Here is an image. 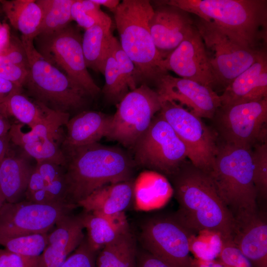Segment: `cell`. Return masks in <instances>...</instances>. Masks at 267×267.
<instances>
[{"label": "cell", "mask_w": 267, "mask_h": 267, "mask_svg": "<svg viewBox=\"0 0 267 267\" xmlns=\"http://www.w3.org/2000/svg\"><path fill=\"white\" fill-rule=\"evenodd\" d=\"M167 178L178 204L173 215L179 222L194 233L211 230L219 233L224 242L232 241L234 216L207 173L186 160Z\"/></svg>", "instance_id": "1"}, {"label": "cell", "mask_w": 267, "mask_h": 267, "mask_svg": "<svg viewBox=\"0 0 267 267\" xmlns=\"http://www.w3.org/2000/svg\"><path fill=\"white\" fill-rule=\"evenodd\" d=\"M67 201L77 204L99 187L134 179L133 156L117 146L98 142L63 151Z\"/></svg>", "instance_id": "2"}, {"label": "cell", "mask_w": 267, "mask_h": 267, "mask_svg": "<svg viewBox=\"0 0 267 267\" xmlns=\"http://www.w3.org/2000/svg\"><path fill=\"white\" fill-rule=\"evenodd\" d=\"M215 24L242 46L266 49L267 0H162Z\"/></svg>", "instance_id": "3"}, {"label": "cell", "mask_w": 267, "mask_h": 267, "mask_svg": "<svg viewBox=\"0 0 267 267\" xmlns=\"http://www.w3.org/2000/svg\"><path fill=\"white\" fill-rule=\"evenodd\" d=\"M153 11L147 0H124L114 11L119 42L134 65L137 86L155 85L162 75L168 73L150 30Z\"/></svg>", "instance_id": "4"}, {"label": "cell", "mask_w": 267, "mask_h": 267, "mask_svg": "<svg viewBox=\"0 0 267 267\" xmlns=\"http://www.w3.org/2000/svg\"><path fill=\"white\" fill-rule=\"evenodd\" d=\"M253 170L252 148L219 141L213 167L207 174L233 216L258 210Z\"/></svg>", "instance_id": "5"}, {"label": "cell", "mask_w": 267, "mask_h": 267, "mask_svg": "<svg viewBox=\"0 0 267 267\" xmlns=\"http://www.w3.org/2000/svg\"><path fill=\"white\" fill-rule=\"evenodd\" d=\"M29 68L22 89L28 96L55 111L67 113L84 108L92 97L37 51L34 39L21 36Z\"/></svg>", "instance_id": "6"}, {"label": "cell", "mask_w": 267, "mask_h": 267, "mask_svg": "<svg viewBox=\"0 0 267 267\" xmlns=\"http://www.w3.org/2000/svg\"><path fill=\"white\" fill-rule=\"evenodd\" d=\"M194 23L205 44L215 79V92L223 91L267 50L242 46L211 21L197 18Z\"/></svg>", "instance_id": "7"}, {"label": "cell", "mask_w": 267, "mask_h": 267, "mask_svg": "<svg viewBox=\"0 0 267 267\" xmlns=\"http://www.w3.org/2000/svg\"><path fill=\"white\" fill-rule=\"evenodd\" d=\"M132 149L136 167L166 178L175 173L187 158L183 143L159 112Z\"/></svg>", "instance_id": "8"}, {"label": "cell", "mask_w": 267, "mask_h": 267, "mask_svg": "<svg viewBox=\"0 0 267 267\" xmlns=\"http://www.w3.org/2000/svg\"><path fill=\"white\" fill-rule=\"evenodd\" d=\"M82 38L80 32L69 24L55 32L37 36L34 44L46 60L84 88L92 98L101 89L87 69Z\"/></svg>", "instance_id": "9"}, {"label": "cell", "mask_w": 267, "mask_h": 267, "mask_svg": "<svg viewBox=\"0 0 267 267\" xmlns=\"http://www.w3.org/2000/svg\"><path fill=\"white\" fill-rule=\"evenodd\" d=\"M220 141L248 148L267 141V97L238 104L221 106L213 118Z\"/></svg>", "instance_id": "10"}, {"label": "cell", "mask_w": 267, "mask_h": 267, "mask_svg": "<svg viewBox=\"0 0 267 267\" xmlns=\"http://www.w3.org/2000/svg\"><path fill=\"white\" fill-rule=\"evenodd\" d=\"M159 112L183 143L189 161L197 168L209 173L218 147V138L214 129L174 101L162 100Z\"/></svg>", "instance_id": "11"}, {"label": "cell", "mask_w": 267, "mask_h": 267, "mask_svg": "<svg viewBox=\"0 0 267 267\" xmlns=\"http://www.w3.org/2000/svg\"><path fill=\"white\" fill-rule=\"evenodd\" d=\"M194 234L173 215H157L140 225L143 249L171 267H192L189 244Z\"/></svg>", "instance_id": "12"}, {"label": "cell", "mask_w": 267, "mask_h": 267, "mask_svg": "<svg viewBox=\"0 0 267 267\" xmlns=\"http://www.w3.org/2000/svg\"><path fill=\"white\" fill-rule=\"evenodd\" d=\"M106 137L132 149L159 112L161 100L157 91L141 85L116 105Z\"/></svg>", "instance_id": "13"}, {"label": "cell", "mask_w": 267, "mask_h": 267, "mask_svg": "<svg viewBox=\"0 0 267 267\" xmlns=\"http://www.w3.org/2000/svg\"><path fill=\"white\" fill-rule=\"evenodd\" d=\"M75 208L70 204L44 205L27 200L5 202L0 209V239L47 233Z\"/></svg>", "instance_id": "14"}, {"label": "cell", "mask_w": 267, "mask_h": 267, "mask_svg": "<svg viewBox=\"0 0 267 267\" xmlns=\"http://www.w3.org/2000/svg\"><path fill=\"white\" fill-rule=\"evenodd\" d=\"M70 116L69 113L50 109L41 122L27 133L22 131V124H13L8 132L10 141L33 158L54 156L61 149L65 134L62 127L66 125Z\"/></svg>", "instance_id": "15"}, {"label": "cell", "mask_w": 267, "mask_h": 267, "mask_svg": "<svg viewBox=\"0 0 267 267\" xmlns=\"http://www.w3.org/2000/svg\"><path fill=\"white\" fill-rule=\"evenodd\" d=\"M154 86L161 101L171 100L185 105L190 112L201 118L212 120L221 106L217 92L189 79L175 77L168 73L162 75Z\"/></svg>", "instance_id": "16"}, {"label": "cell", "mask_w": 267, "mask_h": 267, "mask_svg": "<svg viewBox=\"0 0 267 267\" xmlns=\"http://www.w3.org/2000/svg\"><path fill=\"white\" fill-rule=\"evenodd\" d=\"M163 65L167 71L214 90L212 68L203 41L195 25L187 37L163 60Z\"/></svg>", "instance_id": "17"}, {"label": "cell", "mask_w": 267, "mask_h": 267, "mask_svg": "<svg viewBox=\"0 0 267 267\" xmlns=\"http://www.w3.org/2000/svg\"><path fill=\"white\" fill-rule=\"evenodd\" d=\"M158 2L149 28L155 46L164 60L187 37L194 23L187 11L162 0Z\"/></svg>", "instance_id": "18"}, {"label": "cell", "mask_w": 267, "mask_h": 267, "mask_svg": "<svg viewBox=\"0 0 267 267\" xmlns=\"http://www.w3.org/2000/svg\"><path fill=\"white\" fill-rule=\"evenodd\" d=\"M232 242L253 267H267V222L258 210L234 216Z\"/></svg>", "instance_id": "19"}, {"label": "cell", "mask_w": 267, "mask_h": 267, "mask_svg": "<svg viewBox=\"0 0 267 267\" xmlns=\"http://www.w3.org/2000/svg\"><path fill=\"white\" fill-rule=\"evenodd\" d=\"M53 227L48 233L47 244L39 257L38 267H59L85 237L79 215L67 214Z\"/></svg>", "instance_id": "20"}, {"label": "cell", "mask_w": 267, "mask_h": 267, "mask_svg": "<svg viewBox=\"0 0 267 267\" xmlns=\"http://www.w3.org/2000/svg\"><path fill=\"white\" fill-rule=\"evenodd\" d=\"M267 97V50L236 77L220 95L222 106L257 101Z\"/></svg>", "instance_id": "21"}, {"label": "cell", "mask_w": 267, "mask_h": 267, "mask_svg": "<svg viewBox=\"0 0 267 267\" xmlns=\"http://www.w3.org/2000/svg\"><path fill=\"white\" fill-rule=\"evenodd\" d=\"M112 116L99 111L84 110L70 118L65 125L63 151L97 142L106 137Z\"/></svg>", "instance_id": "22"}, {"label": "cell", "mask_w": 267, "mask_h": 267, "mask_svg": "<svg viewBox=\"0 0 267 267\" xmlns=\"http://www.w3.org/2000/svg\"><path fill=\"white\" fill-rule=\"evenodd\" d=\"M134 179L103 185L79 201L77 207L96 215L124 212L134 204Z\"/></svg>", "instance_id": "23"}, {"label": "cell", "mask_w": 267, "mask_h": 267, "mask_svg": "<svg viewBox=\"0 0 267 267\" xmlns=\"http://www.w3.org/2000/svg\"><path fill=\"white\" fill-rule=\"evenodd\" d=\"M173 194V189L168 178L157 172L145 170L134 179V205L138 210L160 208Z\"/></svg>", "instance_id": "24"}, {"label": "cell", "mask_w": 267, "mask_h": 267, "mask_svg": "<svg viewBox=\"0 0 267 267\" xmlns=\"http://www.w3.org/2000/svg\"><path fill=\"white\" fill-rule=\"evenodd\" d=\"M33 168L21 157L5 156L0 162V191L6 202L21 201Z\"/></svg>", "instance_id": "25"}, {"label": "cell", "mask_w": 267, "mask_h": 267, "mask_svg": "<svg viewBox=\"0 0 267 267\" xmlns=\"http://www.w3.org/2000/svg\"><path fill=\"white\" fill-rule=\"evenodd\" d=\"M0 3L10 24L22 37L34 39L43 17L42 9L36 0H2Z\"/></svg>", "instance_id": "26"}, {"label": "cell", "mask_w": 267, "mask_h": 267, "mask_svg": "<svg viewBox=\"0 0 267 267\" xmlns=\"http://www.w3.org/2000/svg\"><path fill=\"white\" fill-rule=\"evenodd\" d=\"M50 109L24 94L21 88L12 92L0 102V110L7 117H12L31 129L41 122Z\"/></svg>", "instance_id": "27"}, {"label": "cell", "mask_w": 267, "mask_h": 267, "mask_svg": "<svg viewBox=\"0 0 267 267\" xmlns=\"http://www.w3.org/2000/svg\"><path fill=\"white\" fill-rule=\"evenodd\" d=\"M138 249L131 229L119 234L97 254L96 267H136Z\"/></svg>", "instance_id": "28"}, {"label": "cell", "mask_w": 267, "mask_h": 267, "mask_svg": "<svg viewBox=\"0 0 267 267\" xmlns=\"http://www.w3.org/2000/svg\"><path fill=\"white\" fill-rule=\"evenodd\" d=\"M113 37L111 29L98 24L85 30L82 48L87 68L103 74Z\"/></svg>", "instance_id": "29"}, {"label": "cell", "mask_w": 267, "mask_h": 267, "mask_svg": "<svg viewBox=\"0 0 267 267\" xmlns=\"http://www.w3.org/2000/svg\"><path fill=\"white\" fill-rule=\"evenodd\" d=\"M74 0H38L43 17L37 35L47 34L63 29L71 20V8Z\"/></svg>", "instance_id": "30"}, {"label": "cell", "mask_w": 267, "mask_h": 267, "mask_svg": "<svg viewBox=\"0 0 267 267\" xmlns=\"http://www.w3.org/2000/svg\"><path fill=\"white\" fill-rule=\"evenodd\" d=\"M84 228L87 230V241L93 251L98 253L120 234L104 218L84 211L80 215Z\"/></svg>", "instance_id": "31"}, {"label": "cell", "mask_w": 267, "mask_h": 267, "mask_svg": "<svg viewBox=\"0 0 267 267\" xmlns=\"http://www.w3.org/2000/svg\"><path fill=\"white\" fill-rule=\"evenodd\" d=\"M103 75L105 77V84L101 92L106 101L116 105L130 90L119 70L111 49L106 60Z\"/></svg>", "instance_id": "32"}, {"label": "cell", "mask_w": 267, "mask_h": 267, "mask_svg": "<svg viewBox=\"0 0 267 267\" xmlns=\"http://www.w3.org/2000/svg\"><path fill=\"white\" fill-rule=\"evenodd\" d=\"M223 243L224 241L219 233L203 230L192 235L189 244L190 252L196 259L214 261L219 258Z\"/></svg>", "instance_id": "33"}, {"label": "cell", "mask_w": 267, "mask_h": 267, "mask_svg": "<svg viewBox=\"0 0 267 267\" xmlns=\"http://www.w3.org/2000/svg\"><path fill=\"white\" fill-rule=\"evenodd\" d=\"M48 233H36L2 238L0 239V245L16 254L38 257L46 245Z\"/></svg>", "instance_id": "34"}, {"label": "cell", "mask_w": 267, "mask_h": 267, "mask_svg": "<svg viewBox=\"0 0 267 267\" xmlns=\"http://www.w3.org/2000/svg\"><path fill=\"white\" fill-rule=\"evenodd\" d=\"M253 181L258 197H267V141L259 142L252 148Z\"/></svg>", "instance_id": "35"}, {"label": "cell", "mask_w": 267, "mask_h": 267, "mask_svg": "<svg viewBox=\"0 0 267 267\" xmlns=\"http://www.w3.org/2000/svg\"><path fill=\"white\" fill-rule=\"evenodd\" d=\"M111 50L117 62L119 70L129 86L130 91L137 88L134 78V65L121 47L120 42L113 37Z\"/></svg>", "instance_id": "36"}, {"label": "cell", "mask_w": 267, "mask_h": 267, "mask_svg": "<svg viewBox=\"0 0 267 267\" xmlns=\"http://www.w3.org/2000/svg\"><path fill=\"white\" fill-rule=\"evenodd\" d=\"M97 253L89 247L86 237L59 267H96Z\"/></svg>", "instance_id": "37"}, {"label": "cell", "mask_w": 267, "mask_h": 267, "mask_svg": "<svg viewBox=\"0 0 267 267\" xmlns=\"http://www.w3.org/2000/svg\"><path fill=\"white\" fill-rule=\"evenodd\" d=\"M0 55L4 56L12 63L28 72L29 68V61L21 39L11 35L7 47Z\"/></svg>", "instance_id": "38"}, {"label": "cell", "mask_w": 267, "mask_h": 267, "mask_svg": "<svg viewBox=\"0 0 267 267\" xmlns=\"http://www.w3.org/2000/svg\"><path fill=\"white\" fill-rule=\"evenodd\" d=\"M218 259L225 267H253L249 260L231 241L224 242Z\"/></svg>", "instance_id": "39"}, {"label": "cell", "mask_w": 267, "mask_h": 267, "mask_svg": "<svg viewBox=\"0 0 267 267\" xmlns=\"http://www.w3.org/2000/svg\"><path fill=\"white\" fill-rule=\"evenodd\" d=\"M28 72L0 55V77L22 88Z\"/></svg>", "instance_id": "40"}, {"label": "cell", "mask_w": 267, "mask_h": 267, "mask_svg": "<svg viewBox=\"0 0 267 267\" xmlns=\"http://www.w3.org/2000/svg\"><path fill=\"white\" fill-rule=\"evenodd\" d=\"M44 188L55 203L69 204L64 174L48 183Z\"/></svg>", "instance_id": "41"}, {"label": "cell", "mask_w": 267, "mask_h": 267, "mask_svg": "<svg viewBox=\"0 0 267 267\" xmlns=\"http://www.w3.org/2000/svg\"><path fill=\"white\" fill-rule=\"evenodd\" d=\"M84 9L94 20L95 24L111 29L112 21L109 16L103 12L100 5L92 0H81Z\"/></svg>", "instance_id": "42"}, {"label": "cell", "mask_w": 267, "mask_h": 267, "mask_svg": "<svg viewBox=\"0 0 267 267\" xmlns=\"http://www.w3.org/2000/svg\"><path fill=\"white\" fill-rule=\"evenodd\" d=\"M36 167L46 184L64 174V167L49 161L37 162Z\"/></svg>", "instance_id": "43"}, {"label": "cell", "mask_w": 267, "mask_h": 267, "mask_svg": "<svg viewBox=\"0 0 267 267\" xmlns=\"http://www.w3.org/2000/svg\"><path fill=\"white\" fill-rule=\"evenodd\" d=\"M71 18L85 30L95 24L94 20L84 9L81 0H74L71 8Z\"/></svg>", "instance_id": "44"}, {"label": "cell", "mask_w": 267, "mask_h": 267, "mask_svg": "<svg viewBox=\"0 0 267 267\" xmlns=\"http://www.w3.org/2000/svg\"><path fill=\"white\" fill-rule=\"evenodd\" d=\"M97 215L100 216L106 219L113 227L119 233H122L130 229L124 212L109 215Z\"/></svg>", "instance_id": "45"}, {"label": "cell", "mask_w": 267, "mask_h": 267, "mask_svg": "<svg viewBox=\"0 0 267 267\" xmlns=\"http://www.w3.org/2000/svg\"><path fill=\"white\" fill-rule=\"evenodd\" d=\"M136 267H171L144 250L137 251Z\"/></svg>", "instance_id": "46"}, {"label": "cell", "mask_w": 267, "mask_h": 267, "mask_svg": "<svg viewBox=\"0 0 267 267\" xmlns=\"http://www.w3.org/2000/svg\"><path fill=\"white\" fill-rule=\"evenodd\" d=\"M46 185L45 181L35 166L29 178L25 196L27 197L37 190L44 189Z\"/></svg>", "instance_id": "47"}, {"label": "cell", "mask_w": 267, "mask_h": 267, "mask_svg": "<svg viewBox=\"0 0 267 267\" xmlns=\"http://www.w3.org/2000/svg\"><path fill=\"white\" fill-rule=\"evenodd\" d=\"M9 267H38L39 257L20 255L10 252Z\"/></svg>", "instance_id": "48"}, {"label": "cell", "mask_w": 267, "mask_h": 267, "mask_svg": "<svg viewBox=\"0 0 267 267\" xmlns=\"http://www.w3.org/2000/svg\"><path fill=\"white\" fill-rule=\"evenodd\" d=\"M26 198L27 201L39 204H59L54 202L45 188L37 190Z\"/></svg>", "instance_id": "49"}, {"label": "cell", "mask_w": 267, "mask_h": 267, "mask_svg": "<svg viewBox=\"0 0 267 267\" xmlns=\"http://www.w3.org/2000/svg\"><path fill=\"white\" fill-rule=\"evenodd\" d=\"M20 88L12 82L0 77V102L12 92Z\"/></svg>", "instance_id": "50"}, {"label": "cell", "mask_w": 267, "mask_h": 267, "mask_svg": "<svg viewBox=\"0 0 267 267\" xmlns=\"http://www.w3.org/2000/svg\"><path fill=\"white\" fill-rule=\"evenodd\" d=\"M10 31L9 25L3 23L0 28V54L7 47L10 38Z\"/></svg>", "instance_id": "51"}, {"label": "cell", "mask_w": 267, "mask_h": 267, "mask_svg": "<svg viewBox=\"0 0 267 267\" xmlns=\"http://www.w3.org/2000/svg\"><path fill=\"white\" fill-rule=\"evenodd\" d=\"M192 267H225L219 260L205 261L196 259L192 257Z\"/></svg>", "instance_id": "52"}, {"label": "cell", "mask_w": 267, "mask_h": 267, "mask_svg": "<svg viewBox=\"0 0 267 267\" xmlns=\"http://www.w3.org/2000/svg\"><path fill=\"white\" fill-rule=\"evenodd\" d=\"M11 126L8 118L0 110V137L5 136L8 134Z\"/></svg>", "instance_id": "53"}, {"label": "cell", "mask_w": 267, "mask_h": 267, "mask_svg": "<svg viewBox=\"0 0 267 267\" xmlns=\"http://www.w3.org/2000/svg\"><path fill=\"white\" fill-rule=\"evenodd\" d=\"M10 141L8 134L5 136L0 137V163L6 155Z\"/></svg>", "instance_id": "54"}, {"label": "cell", "mask_w": 267, "mask_h": 267, "mask_svg": "<svg viewBox=\"0 0 267 267\" xmlns=\"http://www.w3.org/2000/svg\"><path fill=\"white\" fill-rule=\"evenodd\" d=\"M94 2L114 11L120 4L118 0H92Z\"/></svg>", "instance_id": "55"}, {"label": "cell", "mask_w": 267, "mask_h": 267, "mask_svg": "<svg viewBox=\"0 0 267 267\" xmlns=\"http://www.w3.org/2000/svg\"><path fill=\"white\" fill-rule=\"evenodd\" d=\"M10 252L5 249L0 248V267H9Z\"/></svg>", "instance_id": "56"}, {"label": "cell", "mask_w": 267, "mask_h": 267, "mask_svg": "<svg viewBox=\"0 0 267 267\" xmlns=\"http://www.w3.org/2000/svg\"><path fill=\"white\" fill-rule=\"evenodd\" d=\"M6 202L5 199L2 196L1 193L0 191V209L3 206V205Z\"/></svg>", "instance_id": "57"}, {"label": "cell", "mask_w": 267, "mask_h": 267, "mask_svg": "<svg viewBox=\"0 0 267 267\" xmlns=\"http://www.w3.org/2000/svg\"><path fill=\"white\" fill-rule=\"evenodd\" d=\"M1 24H2L0 23V27H1Z\"/></svg>", "instance_id": "58"}]
</instances>
